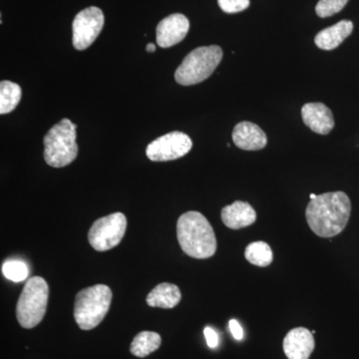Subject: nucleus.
<instances>
[{
  "label": "nucleus",
  "mask_w": 359,
  "mask_h": 359,
  "mask_svg": "<svg viewBox=\"0 0 359 359\" xmlns=\"http://www.w3.org/2000/svg\"><path fill=\"white\" fill-rule=\"evenodd\" d=\"M351 203L344 192H330L316 196L306 207L309 228L320 238H332L346 229L351 218Z\"/></svg>",
  "instance_id": "nucleus-1"
},
{
  "label": "nucleus",
  "mask_w": 359,
  "mask_h": 359,
  "mask_svg": "<svg viewBox=\"0 0 359 359\" xmlns=\"http://www.w3.org/2000/svg\"><path fill=\"white\" fill-rule=\"evenodd\" d=\"M177 237L180 247L189 257L209 259L216 254V235L212 224L199 212H187L180 217Z\"/></svg>",
  "instance_id": "nucleus-2"
},
{
  "label": "nucleus",
  "mask_w": 359,
  "mask_h": 359,
  "mask_svg": "<svg viewBox=\"0 0 359 359\" xmlns=\"http://www.w3.org/2000/svg\"><path fill=\"white\" fill-rule=\"evenodd\" d=\"M76 127L74 123L65 118L45 135L44 160L49 166L63 168L76 159Z\"/></svg>",
  "instance_id": "nucleus-3"
},
{
  "label": "nucleus",
  "mask_w": 359,
  "mask_h": 359,
  "mask_svg": "<svg viewBox=\"0 0 359 359\" xmlns=\"http://www.w3.org/2000/svg\"><path fill=\"white\" fill-rule=\"evenodd\" d=\"M112 290L105 285H96L80 290L75 299L74 318L83 330L98 327L110 309Z\"/></svg>",
  "instance_id": "nucleus-4"
},
{
  "label": "nucleus",
  "mask_w": 359,
  "mask_h": 359,
  "mask_svg": "<svg viewBox=\"0 0 359 359\" xmlns=\"http://www.w3.org/2000/svg\"><path fill=\"white\" fill-rule=\"evenodd\" d=\"M223 58V50L218 45L202 46L188 54L175 73L180 85L190 86L208 79Z\"/></svg>",
  "instance_id": "nucleus-5"
},
{
  "label": "nucleus",
  "mask_w": 359,
  "mask_h": 359,
  "mask_svg": "<svg viewBox=\"0 0 359 359\" xmlns=\"http://www.w3.org/2000/svg\"><path fill=\"white\" fill-rule=\"evenodd\" d=\"M48 297L49 287L44 278L33 276L26 282L16 306V316L21 327L30 330L41 323Z\"/></svg>",
  "instance_id": "nucleus-6"
},
{
  "label": "nucleus",
  "mask_w": 359,
  "mask_h": 359,
  "mask_svg": "<svg viewBox=\"0 0 359 359\" xmlns=\"http://www.w3.org/2000/svg\"><path fill=\"white\" fill-rule=\"evenodd\" d=\"M127 219L122 212H114L97 219L88 233L91 247L98 252H106L117 247L124 238Z\"/></svg>",
  "instance_id": "nucleus-7"
},
{
  "label": "nucleus",
  "mask_w": 359,
  "mask_h": 359,
  "mask_svg": "<svg viewBox=\"0 0 359 359\" xmlns=\"http://www.w3.org/2000/svg\"><path fill=\"white\" fill-rule=\"evenodd\" d=\"M192 147L193 142L188 135L175 131L163 135L149 144L146 154L153 162H167L184 157Z\"/></svg>",
  "instance_id": "nucleus-8"
},
{
  "label": "nucleus",
  "mask_w": 359,
  "mask_h": 359,
  "mask_svg": "<svg viewBox=\"0 0 359 359\" xmlns=\"http://www.w3.org/2000/svg\"><path fill=\"white\" fill-rule=\"evenodd\" d=\"M104 26V14L98 7L91 6L80 11L73 21V46L85 50L95 41Z\"/></svg>",
  "instance_id": "nucleus-9"
},
{
  "label": "nucleus",
  "mask_w": 359,
  "mask_h": 359,
  "mask_svg": "<svg viewBox=\"0 0 359 359\" xmlns=\"http://www.w3.org/2000/svg\"><path fill=\"white\" fill-rule=\"evenodd\" d=\"M190 29V21L181 13H174L161 20L157 26V44L169 48L180 43Z\"/></svg>",
  "instance_id": "nucleus-10"
},
{
  "label": "nucleus",
  "mask_w": 359,
  "mask_h": 359,
  "mask_svg": "<svg viewBox=\"0 0 359 359\" xmlns=\"http://www.w3.org/2000/svg\"><path fill=\"white\" fill-rule=\"evenodd\" d=\"M316 342L308 328L297 327L290 330L283 339V351L289 359H309Z\"/></svg>",
  "instance_id": "nucleus-11"
},
{
  "label": "nucleus",
  "mask_w": 359,
  "mask_h": 359,
  "mask_svg": "<svg viewBox=\"0 0 359 359\" xmlns=\"http://www.w3.org/2000/svg\"><path fill=\"white\" fill-rule=\"evenodd\" d=\"M302 120L316 133L327 135L334 129L332 111L323 103H308L302 109Z\"/></svg>",
  "instance_id": "nucleus-12"
},
{
  "label": "nucleus",
  "mask_w": 359,
  "mask_h": 359,
  "mask_svg": "<svg viewBox=\"0 0 359 359\" xmlns=\"http://www.w3.org/2000/svg\"><path fill=\"white\" fill-rule=\"evenodd\" d=\"M233 141L242 150L257 151L266 147L268 138L255 123L241 122L233 129Z\"/></svg>",
  "instance_id": "nucleus-13"
},
{
  "label": "nucleus",
  "mask_w": 359,
  "mask_h": 359,
  "mask_svg": "<svg viewBox=\"0 0 359 359\" xmlns=\"http://www.w3.org/2000/svg\"><path fill=\"white\" fill-rule=\"evenodd\" d=\"M221 217L224 226L231 230H240L256 222L257 212L249 203L236 201L222 210Z\"/></svg>",
  "instance_id": "nucleus-14"
},
{
  "label": "nucleus",
  "mask_w": 359,
  "mask_h": 359,
  "mask_svg": "<svg viewBox=\"0 0 359 359\" xmlns=\"http://www.w3.org/2000/svg\"><path fill=\"white\" fill-rule=\"evenodd\" d=\"M353 30V23L349 20H341L337 25L321 30L316 34L314 42L318 48L323 50H332L339 47L344 39L351 34Z\"/></svg>",
  "instance_id": "nucleus-15"
},
{
  "label": "nucleus",
  "mask_w": 359,
  "mask_h": 359,
  "mask_svg": "<svg viewBox=\"0 0 359 359\" xmlns=\"http://www.w3.org/2000/svg\"><path fill=\"white\" fill-rule=\"evenodd\" d=\"M180 289L173 283H163L151 290L148 294L147 304L152 308L173 309L181 302Z\"/></svg>",
  "instance_id": "nucleus-16"
},
{
  "label": "nucleus",
  "mask_w": 359,
  "mask_h": 359,
  "mask_svg": "<svg viewBox=\"0 0 359 359\" xmlns=\"http://www.w3.org/2000/svg\"><path fill=\"white\" fill-rule=\"evenodd\" d=\"M162 339L157 332H142L135 337L130 351L137 358H146L159 348Z\"/></svg>",
  "instance_id": "nucleus-17"
},
{
  "label": "nucleus",
  "mask_w": 359,
  "mask_h": 359,
  "mask_svg": "<svg viewBox=\"0 0 359 359\" xmlns=\"http://www.w3.org/2000/svg\"><path fill=\"white\" fill-rule=\"evenodd\" d=\"M21 99V88L20 85L14 82L1 81L0 83V114H8L13 112Z\"/></svg>",
  "instance_id": "nucleus-18"
},
{
  "label": "nucleus",
  "mask_w": 359,
  "mask_h": 359,
  "mask_svg": "<svg viewBox=\"0 0 359 359\" xmlns=\"http://www.w3.org/2000/svg\"><path fill=\"white\" fill-rule=\"evenodd\" d=\"M247 261L257 266H268L273 263V254L266 243L254 242L248 245L245 250Z\"/></svg>",
  "instance_id": "nucleus-19"
},
{
  "label": "nucleus",
  "mask_w": 359,
  "mask_h": 359,
  "mask_svg": "<svg viewBox=\"0 0 359 359\" xmlns=\"http://www.w3.org/2000/svg\"><path fill=\"white\" fill-rule=\"evenodd\" d=\"M2 273L7 280L14 283H20L25 280L29 276V269L25 263L20 259H9L2 266Z\"/></svg>",
  "instance_id": "nucleus-20"
},
{
  "label": "nucleus",
  "mask_w": 359,
  "mask_h": 359,
  "mask_svg": "<svg viewBox=\"0 0 359 359\" xmlns=\"http://www.w3.org/2000/svg\"><path fill=\"white\" fill-rule=\"evenodd\" d=\"M348 0H320L316 6V13L321 18H330L339 13L346 6Z\"/></svg>",
  "instance_id": "nucleus-21"
},
{
  "label": "nucleus",
  "mask_w": 359,
  "mask_h": 359,
  "mask_svg": "<svg viewBox=\"0 0 359 359\" xmlns=\"http://www.w3.org/2000/svg\"><path fill=\"white\" fill-rule=\"evenodd\" d=\"M219 6L226 13H238L250 6V0H218Z\"/></svg>",
  "instance_id": "nucleus-22"
},
{
  "label": "nucleus",
  "mask_w": 359,
  "mask_h": 359,
  "mask_svg": "<svg viewBox=\"0 0 359 359\" xmlns=\"http://www.w3.org/2000/svg\"><path fill=\"white\" fill-rule=\"evenodd\" d=\"M204 334L208 346L211 347V348H216L219 344L218 334L212 327H207L204 330Z\"/></svg>",
  "instance_id": "nucleus-23"
},
{
  "label": "nucleus",
  "mask_w": 359,
  "mask_h": 359,
  "mask_svg": "<svg viewBox=\"0 0 359 359\" xmlns=\"http://www.w3.org/2000/svg\"><path fill=\"white\" fill-rule=\"evenodd\" d=\"M229 327H230L231 334H233V337H235L236 339H243V337H244V332H243V328L241 327L238 320H231L230 323H229Z\"/></svg>",
  "instance_id": "nucleus-24"
},
{
  "label": "nucleus",
  "mask_w": 359,
  "mask_h": 359,
  "mask_svg": "<svg viewBox=\"0 0 359 359\" xmlns=\"http://www.w3.org/2000/svg\"><path fill=\"white\" fill-rule=\"evenodd\" d=\"M146 51L147 52H155L156 51V45L154 43H149L147 46H146Z\"/></svg>",
  "instance_id": "nucleus-25"
},
{
  "label": "nucleus",
  "mask_w": 359,
  "mask_h": 359,
  "mask_svg": "<svg viewBox=\"0 0 359 359\" xmlns=\"http://www.w3.org/2000/svg\"><path fill=\"white\" fill-rule=\"evenodd\" d=\"M309 198H311V200L316 199V194H311V196H309Z\"/></svg>",
  "instance_id": "nucleus-26"
}]
</instances>
